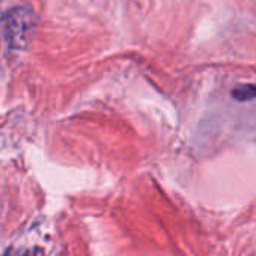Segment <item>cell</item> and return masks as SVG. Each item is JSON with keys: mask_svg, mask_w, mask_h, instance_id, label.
I'll list each match as a JSON object with an SVG mask.
<instances>
[{"mask_svg": "<svg viewBox=\"0 0 256 256\" xmlns=\"http://www.w3.org/2000/svg\"><path fill=\"white\" fill-rule=\"evenodd\" d=\"M36 24V17L29 8H14L4 17L5 38L11 47H23Z\"/></svg>", "mask_w": 256, "mask_h": 256, "instance_id": "6da1fadb", "label": "cell"}, {"mask_svg": "<svg viewBox=\"0 0 256 256\" xmlns=\"http://www.w3.org/2000/svg\"><path fill=\"white\" fill-rule=\"evenodd\" d=\"M232 98L240 102L254 100L256 98V84H252V83L238 84L236 88L232 89Z\"/></svg>", "mask_w": 256, "mask_h": 256, "instance_id": "7a4b0ae2", "label": "cell"}]
</instances>
